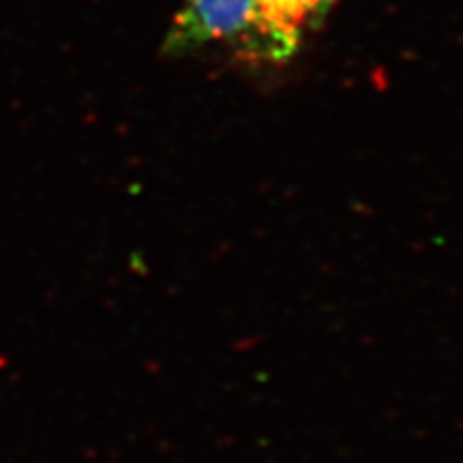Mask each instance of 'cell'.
<instances>
[{
  "label": "cell",
  "instance_id": "cell-1",
  "mask_svg": "<svg viewBox=\"0 0 463 463\" xmlns=\"http://www.w3.org/2000/svg\"><path fill=\"white\" fill-rule=\"evenodd\" d=\"M335 0H256L251 22L234 45L253 62L288 61L303 39L314 33Z\"/></svg>",
  "mask_w": 463,
  "mask_h": 463
},
{
  "label": "cell",
  "instance_id": "cell-2",
  "mask_svg": "<svg viewBox=\"0 0 463 463\" xmlns=\"http://www.w3.org/2000/svg\"><path fill=\"white\" fill-rule=\"evenodd\" d=\"M256 0H184L165 37V52L183 54L204 45H236L251 22Z\"/></svg>",
  "mask_w": 463,
  "mask_h": 463
}]
</instances>
